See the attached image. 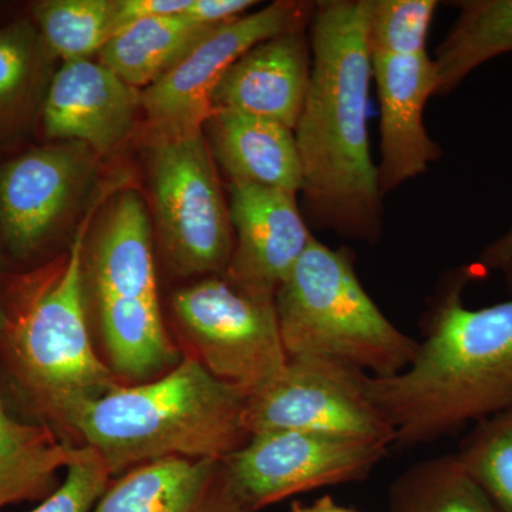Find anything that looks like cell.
I'll return each instance as SVG.
<instances>
[{"label":"cell","mask_w":512,"mask_h":512,"mask_svg":"<svg viewBox=\"0 0 512 512\" xmlns=\"http://www.w3.org/2000/svg\"><path fill=\"white\" fill-rule=\"evenodd\" d=\"M311 47V82L293 130L301 192L316 227L373 245L382 234L383 194L367 127L366 0L316 3Z\"/></svg>","instance_id":"cell-1"},{"label":"cell","mask_w":512,"mask_h":512,"mask_svg":"<svg viewBox=\"0 0 512 512\" xmlns=\"http://www.w3.org/2000/svg\"><path fill=\"white\" fill-rule=\"evenodd\" d=\"M471 271L440 293L403 372L367 377V392L403 447L431 443L512 404V296L464 305Z\"/></svg>","instance_id":"cell-2"},{"label":"cell","mask_w":512,"mask_h":512,"mask_svg":"<svg viewBox=\"0 0 512 512\" xmlns=\"http://www.w3.org/2000/svg\"><path fill=\"white\" fill-rule=\"evenodd\" d=\"M87 227L89 218L52 264L0 285V365L35 421L70 444L83 410L124 384L97 355L90 335Z\"/></svg>","instance_id":"cell-3"},{"label":"cell","mask_w":512,"mask_h":512,"mask_svg":"<svg viewBox=\"0 0 512 512\" xmlns=\"http://www.w3.org/2000/svg\"><path fill=\"white\" fill-rule=\"evenodd\" d=\"M248 400L183 355L164 375L121 384L89 404L74 421L72 443L100 451L113 476L167 457L222 460L251 437Z\"/></svg>","instance_id":"cell-4"},{"label":"cell","mask_w":512,"mask_h":512,"mask_svg":"<svg viewBox=\"0 0 512 512\" xmlns=\"http://www.w3.org/2000/svg\"><path fill=\"white\" fill-rule=\"evenodd\" d=\"M107 363L124 383L164 375L183 359L158 302L153 225L143 198L127 191L113 201L84 255Z\"/></svg>","instance_id":"cell-5"},{"label":"cell","mask_w":512,"mask_h":512,"mask_svg":"<svg viewBox=\"0 0 512 512\" xmlns=\"http://www.w3.org/2000/svg\"><path fill=\"white\" fill-rule=\"evenodd\" d=\"M275 306L289 359L323 357L390 377L419 348L370 298L350 255L316 238L279 286Z\"/></svg>","instance_id":"cell-6"},{"label":"cell","mask_w":512,"mask_h":512,"mask_svg":"<svg viewBox=\"0 0 512 512\" xmlns=\"http://www.w3.org/2000/svg\"><path fill=\"white\" fill-rule=\"evenodd\" d=\"M151 136V208L165 261L181 276L224 275L234 231L204 133Z\"/></svg>","instance_id":"cell-7"},{"label":"cell","mask_w":512,"mask_h":512,"mask_svg":"<svg viewBox=\"0 0 512 512\" xmlns=\"http://www.w3.org/2000/svg\"><path fill=\"white\" fill-rule=\"evenodd\" d=\"M171 308L183 355L249 397L288 365L275 298L242 291L215 275L175 292Z\"/></svg>","instance_id":"cell-8"},{"label":"cell","mask_w":512,"mask_h":512,"mask_svg":"<svg viewBox=\"0 0 512 512\" xmlns=\"http://www.w3.org/2000/svg\"><path fill=\"white\" fill-rule=\"evenodd\" d=\"M369 376L336 360L291 357L275 382L249 397V434L292 430L393 444L392 424L367 392Z\"/></svg>","instance_id":"cell-9"},{"label":"cell","mask_w":512,"mask_h":512,"mask_svg":"<svg viewBox=\"0 0 512 512\" xmlns=\"http://www.w3.org/2000/svg\"><path fill=\"white\" fill-rule=\"evenodd\" d=\"M390 444L306 431H265L222 458L235 490L252 511L296 494L366 480Z\"/></svg>","instance_id":"cell-10"},{"label":"cell","mask_w":512,"mask_h":512,"mask_svg":"<svg viewBox=\"0 0 512 512\" xmlns=\"http://www.w3.org/2000/svg\"><path fill=\"white\" fill-rule=\"evenodd\" d=\"M316 3L279 0L212 30L158 82L141 92L151 133L202 130L212 113V94L239 57L288 30L311 23Z\"/></svg>","instance_id":"cell-11"},{"label":"cell","mask_w":512,"mask_h":512,"mask_svg":"<svg viewBox=\"0 0 512 512\" xmlns=\"http://www.w3.org/2000/svg\"><path fill=\"white\" fill-rule=\"evenodd\" d=\"M94 165L90 148L59 141L0 168V238L16 258H32L55 238L92 180Z\"/></svg>","instance_id":"cell-12"},{"label":"cell","mask_w":512,"mask_h":512,"mask_svg":"<svg viewBox=\"0 0 512 512\" xmlns=\"http://www.w3.org/2000/svg\"><path fill=\"white\" fill-rule=\"evenodd\" d=\"M298 195L249 183L229 185L234 251L224 276L242 291L275 298L312 244Z\"/></svg>","instance_id":"cell-13"},{"label":"cell","mask_w":512,"mask_h":512,"mask_svg":"<svg viewBox=\"0 0 512 512\" xmlns=\"http://www.w3.org/2000/svg\"><path fill=\"white\" fill-rule=\"evenodd\" d=\"M141 92L128 86L103 63L92 59L63 62L40 104L47 137L82 144L96 156H110L133 131Z\"/></svg>","instance_id":"cell-14"},{"label":"cell","mask_w":512,"mask_h":512,"mask_svg":"<svg viewBox=\"0 0 512 512\" xmlns=\"http://www.w3.org/2000/svg\"><path fill=\"white\" fill-rule=\"evenodd\" d=\"M380 104V165L382 194L426 173L441 156L440 147L424 127V106L436 96V66L429 55L372 59Z\"/></svg>","instance_id":"cell-15"},{"label":"cell","mask_w":512,"mask_h":512,"mask_svg":"<svg viewBox=\"0 0 512 512\" xmlns=\"http://www.w3.org/2000/svg\"><path fill=\"white\" fill-rule=\"evenodd\" d=\"M305 28L271 37L239 57L215 87L212 111H239L295 130L312 72Z\"/></svg>","instance_id":"cell-16"},{"label":"cell","mask_w":512,"mask_h":512,"mask_svg":"<svg viewBox=\"0 0 512 512\" xmlns=\"http://www.w3.org/2000/svg\"><path fill=\"white\" fill-rule=\"evenodd\" d=\"M93 512H254L229 480L222 460L167 457L131 468Z\"/></svg>","instance_id":"cell-17"},{"label":"cell","mask_w":512,"mask_h":512,"mask_svg":"<svg viewBox=\"0 0 512 512\" xmlns=\"http://www.w3.org/2000/svg\"><path fill=\"white\" fill-rule=\"evenodd\" d=\"M215 163L231 183H249L298 195L302 167L291 128L232 110H214L204 126Z\"/></svg>","instance_id":"cell-18"},{"label":"cell","mask_w":512,"mask_h":512,"mask_svg":"<svg viewBox=\"0 0 512 512\" xmlns=\"http://www.w3.org/2000/svg\"><path fill=\"white\" fill-rule=\"evenodd\" d=\"M74 447L46 424L10 416L0 389V510L49 497Z\"/></svg>","instance_id":"cell-19"},{"label":"cell","mask_w":512,"mask_h":512,"mask_svg":"<svg viewBox=\"0 0 512 512\" xmlns=\"http://www.w3.org/2000/svg\"><path fill=\"white\" fill-rule=\"evenodd\" d=\"M215 29L195 25L183 15L141 20L111 37L99 53V62L143 92Z\"/></svg>","instance_id":"cell-20"},{"label":"cell","mask_w":512,"mask_h":512,"mask_svg":"<svg viewBox=\"0 0 512 512\" xmlns=\"http://www.w3.org/2000/svg\"><path fill=\"white\" fill-rule=\"evenodd\" d=\"M458 18L437 47L436 96L457 89L477 67L512 53V0H461Z\"/></svg>","instance_id":"cell-21"},{"label":"cell","mask_w":512,"mask_h":512,"mask_svg":"<svg viewBox=\"0 0 512 512\" xmlns=\"http://www.w3.org/2000/svg\"><path fill=\"white\" fill-rule=\"evenodd\" d=\"M387 512H498L456 454L413 464L394 480Z\"/></svg>","instance_id":"cell-22"},{"label":"cell","mask_w":512,"mask_h":512,"mask_svg":"<svg viewBox=\"0 0 512 512\" xmlns=\"http://www.w3.org/2000/svg\"><path fill=\"white\" fill-rule=\"evenodd\" d=\"M50 57L29 20L0 28V137L22 126L42 104Z\"/></svg>","instance_id":"cell-23"},{"label":"cell","mask_w":512,"mask_h":512,"mask_svg":"<svg viewBox=\"0 0 512 512\" xmlns=\"http://www.w3.org/2000/svg\"><path fill=\"white\" fill-rule=\"evenodd\" d=\"M32 13L50 55L63 62L92 59L117 32L116 0H42Z\"/></svg>","instance_id":"cell-24"},{"label":"cell","mask_w":512,"mask_h":512,"mask_svg":"<svg viewBox=\"0 0 512 512\" xmlns=\"http://www.w3.org/2000/svg\"><path fill=\"white\" fill-rule=\"evenodd\" d=\"M456 457L498 512H512V404L474 423Z\"/></svg>","instance_id":"cell-25"},{"label":"cell","mask_w":512,"mask_h":512,"mask_svg":"<svg viewBox=\"0 0 512 512\" xmlns=\"http://www.w3.org/2000/svg\"><path fill=\"white\" fill-rule=\"evenodd\" d=\"M436 0H366L370 57L426 55Z\"/></svg>","instance_id":"cell-26"},{"label":"cell","mask_w":512,"mask_h":512,"mask_svg":"<svg viewBox=\"0 0 512 512\" xmlns=\"http://www.w3.org/2000/svg\"><path fill=\"white\" fill-rule=\"evenodd\" d=\"M111 478L113 473L100 451L76 446L63 483L30 512H93Z\"/></svg>","instance_id":"cell-27"},{"label":"cell","mask_w":512,"mask_h":512,"mask_svg":"<svg viewBox=\"0 0 512 512\" xmlns=\"http://www.w3.org/2000/svg\"><path fill=\"white\" fill-rule=\"evenodd\" d=\"M255 5L258 2L252 0H191L183 16L195 25L220 28L247 15L248 10Z\"/></svg>","instance_id":"cell-28"},{"label":"cell","mask_w":512,"mask_h":512,"mask_svg":"<svg viewBox=\"0 0 512 512\" xmlns=\"http://www.w3.org/2000/svg\"><path fill=\"white\" fill-rule=\"evenodd\" d=\"M190 2L191 0H116L117 32L141 20L183 15Z\"/></svg>","instance_id":"cell-29"},{"label":"cell","mask_w":512,"mask_h":512,"mask_svg":"<svg viewBox=\"0 0 512 512\" xmlns=\"http://www.w3.org/2000/svg\"><path fill=\"white\" fill-rule=\"evenodd\" d=\"M480 271L501 275L512 295V225L485 247L477 259Z\"/></svg>","instance_id":"cell-30"},{"label":"cell","mask_w":512,"mask_h":512,"mask_svg":"<svg viewBox=\"0 0 512 512\" xmlns=\"http://www.w3.org/2000/svg\"><path fill=\"white\" fill-rule=\"evenodd\" d=\"M288 512H359L353 510V508L345 507L340 505L333 500L329 495L319 498V500L313 501L312 504H303L299 501L292 503L291 508Z\"/></svg>","instance_id":"cell-31"},{"label":"cell","mask_w":512,"mask_h":512,"mask_svg":"<svg viewBox=\"0 0 512 512\" xmlns=\"http://www.w3.org/2000/svg\"><path fill=\"white\" fill-rule=\"evenodd\" d=\"M0 285H2V276H0ZM0 318H2V312H0Z\"/></svg>","instance_id":"cell-32"}]
</instances>
